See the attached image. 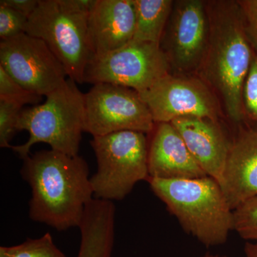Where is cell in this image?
<instances>
[{"mask_svg": "<svg viewBox=\"0 0 257 257\" xmlns=\"http://www.w3.org/2000/svg\"><path fill=\"white\" fill-rule=\"evenodd\" d=\"M20 174L31 187L29 215L32 221L60 231L79 227L86 207L94 199L84 158L41 150L24 159Z\"/></svg>", "mask_w": 257, "mask_h": 257, "instance_id": "6da1fadb", "label": "cell"}, {"mask_svg": "<svg viewBox=\"0 0 257 257\" xmlns=\"http://www.w3.org/2000/svg\"><path fill=\"white\" fill-rule=\"evenodd\" d=\"M209 36L197 76L222 103L228 116L245 119L242 89L251 66L253 51L246 31L238 1H205Z\"/></svg>", "mask_w": 257, "mask_h": 257, "instance_id": "7a4b0ae2", "label": "cell"}, {"mask_svg": "<svg viewBox=\"0 0 257 257\" xmlns=\"http://www.w3.org/2000/svg\"><path fill=\"white\" fill-rule=\"evenodd\" d=\"M152 192L177 218L184 231L207 247L227 241L233 210L211 177L163 179L149 177Z\"/></svg>", "mask_w": 257, "mask_h": 257, "instance_id": "3957f363", "label": "cell"}, {"mask_svg": "<svg viewBox=\"0 0 257 257\" xmlns=\"http://www.w3.org/2000/svg\"><path fill=\"white\" fill-rule=\"evenodd\" d=\"M84 94L73 79L67 78L46 96L42 104L23 109L18 131H28L30 138L22 145L12 147L22 160L30 155L34 145L43 143L51 150L71 157L78 155L84 132Z\"/></svg>", "mask_w": 257, "mask_h": 257, "instance_id": "277c9868", "label": "cell"}, {"mask_svg": "<svg viewBox=\"0 0 257 257\" xmlns=\"http://www.w3.org/2000/svg\"><path fill=\"white\" fill-rule=\"evenodd\" d=\"M147 134L121 131L93 137L97 171L90 178L96 199L121 200L150 177Z\"/></svg>", "mask_w": 257, "mask_h": 257, "instance_id": "5b68a950", "label": "cell"}, {"mask_svg": "<svg viewBox=\"0 0 257 257\" xmlns=\"http://www.w3.org/2000/svg\"><path fill=\"white\" fill-rule=\"evenodd\" d=\"M89 14L71 9L65 0H40L25 33L43 40L60 60L68 78L84 83L92 59L88 40Z\"/></svg>", "mask_w": 257, "mask_h": 257, "instance_id": "8992f818", "label": "cell"}, {"mask_svg": "<svg viewBox=\"0 0 257 257\" xmlns=\"http://www.w3.org/2000/svg\"><path fill=\"white\" fill-rule=\"evenodd\" d=\"M171 73L158 44L133 40L117 50L89 61L84 83H109L142 93Z\"/></svg>", "mask_w": 257, "mask_h": 257, "instance_id": "52a82bcc", "label": "cell"}, {"mask_svg": "<svg viewBox=\"0 0 257 257\" xmlns=\"http://www.w3.org/2000/svg\"><path fill=\"white\" fill-rule=\"evenodd\" d=\"M155 122L137 91L109 83L84 94V132L93 137L121 131L150 134Z\"/></svg>", "mask_w": 257, "mask_h": 257, "instance_id": "ba28073f", "label": "cell"}, {"mask_svg": "<svg viewBox=\"0 0 257 257\" xmlns=\"http://www.w3.org/2000/svg\"><path fill=\"white\" fill-rule=\"evenodd\" d=\"M209 21L205 1L176 0L160 42L171 73L197 75L205 52Z\"/></svg>", "mask_w": 257, "mask_h": 257, "instance_id": "9c48e42d", "label": "cell"}, {"mask_svg": "<svg viewBox=\"0 0 257 257\" xmlns=\"http://www.w3.org/2000/svg\"><path fill=\"white\" fill-rule=\"evenodd\" d=\"M139 94L155 124L184 116L217 121L220 114L217 96L197 75L170 73Z\"/></svg>", "mask_w": 257, "mask_h": 257, "instance_id": "30bf717a", "label": "cell"}, {"mask_svg": "<svg viewBox=\"0 0 257 257\" xmlns=\"http://www.w3.org/2000/svg\"><path fill=\"white\" fill-rule=\"evenodd\" d=\"M0 66L22 87L42 96L53 92L68 77L46 43L26 33L2 40Z\"/></svg>", "mask_w": 257, "mask_h": 257, "instance_id": "8fae6325", "label": "cell"}, {"mask_svg": "<svg viewBox=\"0 0 257 257\" xmlns=\"http://www.w3.org/2000/svg\"><path fill=\"white\" fill-rule=\"evenodd\" d=\"M135 28L134 0H95L87 20L92 58L113 52L131 42Z\"/></svg>", "mask_w": 257, "mask_h": 257, "instance_id": "7c38bea8", "label": "cell"}, {"mask_svg": "<svg viewBox=\"0 0 257 257\" xmlns=\"http://www.w3.org/2000/svg\"><path fill=\"white\" fill-rule=\"evenodd\" d=\"M219 185L232 210L257 197V124L240 130L230 144Z\"/></svg>", "mask_w": 257, "mask_h": 257, "instance_id": "4fadbf2b", "label": "cell"}, {"mask_svg": "<svg viewBox=\"0 0 257 257\" xmlns=\"http://www.w3.org/2000/svg\"><path fill=\"white\" fill-rule=\"evenodd\" d=\"M152 133L148 147L150 177L179 179L207 177L172 123H157Z\"/></svg>", "mask_w": 257, "mask_h": 257, "instance_id": "5bb4252c", "label": "cell"}, {"mask_svg": "<svg viewBox=\"0 0 257 257\" xmlns=\"http://www.w3.org/2000/svg\"><path fill=\"white\" fill-rule=\"evenodd\" d=\"M199 167L219 184L230 143L216 120L184 116L172 121Z\"/></svg>", "mask_w": 257, "mask_h": 257, "instance_id": "9a60e30c", "label": "cell"}, {"mask_svg": "<svg viewBox=\"0 0 257 257\" xmlns=\"http://www.w3.org/2000/svg\"><path fill=\"white\" fill-rule=\"evenodd\" d=\"M114 204L94 198L79 224L80 247L77 257H111L114 242Z\"/></svg>", "mask_w": 257, "mask_h": 257, "instance_id": "2e32d148", "label": "cell"}, {"mask_svg": "<svg viewBox=\"0 0 257 257\" xmlns=\"http://www.w3.org/2000/svg\"><path fill=\"white\" fill-rule=\"evenodd\" d=\"M136 28L133 40L160 45L173 0H134Z\"/></svg>", "mask_w": 257, "mask_h": 257, "instance_id": "e0dca14e", "label": "cell"}, {"mask_svg": "<svg viewBox=\"0 0 257 257\" xmlns=\"http://www.w3.org/2000/svg\"><path fill=\"white\" fill-rule=\"evenodd\" d=\"M0 257H67L56 246L47 232L37 239H28L20 244L0 247Z\"/></svg>", "mask_w": 257, "mask_h": 257, "instance_id": "ac0fdd59", "label": "cell"}, {"mask_svg": "<svg viewBox=\"0 0 257 257\" xmlns=\"http://www.w3.org/2000/svg\"><path fill=\"white\" fill-rule=\"evenodd\" d=\"M233 230L243 239L257 243V197L233 210Z\"/></svg>", "mask_w": 257, "mask_h": 257, "instance_id": "d6986e66", "label": "cell"}, {"mask_svg": "<svg viewBox=\"0 0 257 257\" xmlns=\"http://www.w3.org/2000/svg\"><path fill=\"white\" fill-rule=\"evenodd\" d=\"M25 104L13 99L0 98V147L12 148L10 142L18 130L19 117Z\"/></svg>", "mask_w": 257, "mask_h": 257, "instance_id": "ffe728a7", "label": "cell"}, {"mask_svg": "<svg viewBox=\"0 0 257 257\" xmlns=\"http://www.w3.org/2000/svg\"><path fill=\"white\" fill-rule=\"evenodd\" d=\"M242 104L245 118L257 124V54L255 52L243 84Z\"/></svg>", "mask_w": 257, "mask_h": 257, "instance_id": "44dd1931", "label": "cell"}, {"mask_svg": "<svg viewBox=\"0 0 257 257\" xmlns=\"http://www.w3.org/2000/svg\"><path fill=\"white\" fill-rule=\"evenodd\" d=\"M0 98L20 101L25 105L37 104L41 101L42 96L22 87L0 66Z\"/></svg>", "mask_w": 257, "mask_h": 257, "instance_id": "7402d4cb", "label": "cell"}, {"mask_svg": "<svg viewBox=\"0 0 257 257\" xmlns=\"http://www.w3.org/2000/svg\"><path fill=\"white\" fill-rule=\"evenodd\" d=\"M28 18L12 8L0 5V38L8 40L25 33Z\"/></svg>", "mask_w": 257, "mask_h": 257, "instance_id": "603a6c76", "label": "cell"}, {"mask_svg": "<svg viewBox=\"0 0 257 257\" xmlns=\"http://www.w3.org/2000/svg\"><path fill=\"white\" fill-rule=\"evenodd\" d=\"M242 13L245 31L257 54V0H238Z\"/></svg>", "mask_w": 257, "mask_h": 257, "instance_id": "cb8c5ba5", "label": "cell"}, {"mask_svg": "<svg viewBox=\"0 0 257 257\" xmlns=\"http://www.w3.org/2000/svg\"><path fill=\"white\" fill-rule=\"evenodd\" d=\"M40 0H1L0 5H5L30 18L38 7Z\"/></svg>", "mask_w": 257, "mask_h": 257, "instance_id": "d4e9b609", "label": "cell"}, {"mask_svg": "<svg viewBox=\"0 0 257 257\" xmlns=\"http://www.w3.org/2000/svg\"><path fill=\"white\" fill-rule=\"evenodd\" d=\"M246 257H257V243L247 241L244 246Z\"/></svg>", "mask_w": 257, "mask_h": 257, "instance_id": "484cf974", "label": "cell"}, {"mask_svg": "<svg viewBox=\"0 0 257 257\" xmlns=\"http://www.w3.org/2000/svg\"><path fill=\"white\" fill-rule=\"evenodd\" d=\"M202 257H228L226 255L221 254H214V253H206V254L203 255Z\"/></svg>", "mask_w": 257, "mask_h": 257, "instance_id": "4316f807", "label": "cell"}]
</instances>
